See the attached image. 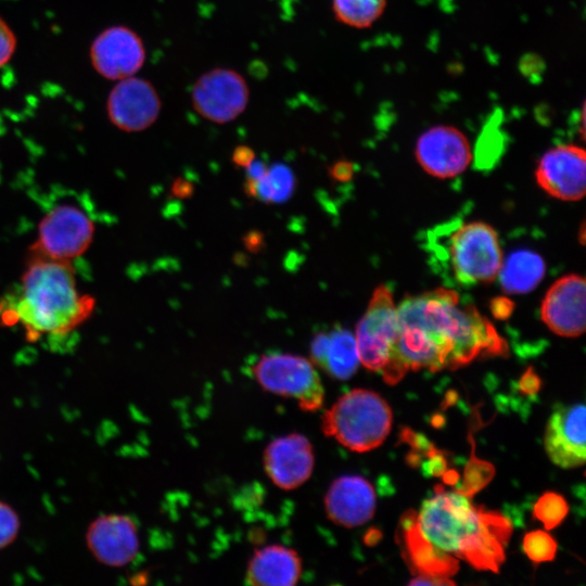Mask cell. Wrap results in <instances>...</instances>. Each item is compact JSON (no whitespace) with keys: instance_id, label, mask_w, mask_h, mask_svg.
Returning <instances> with one entry per match:
<instances>
[{"instance_id":"6","label":"cell","mask_w":586,"mask_h":586,"mask_svg":"<svg viewBox=\"0 0 586 586\" xmlns=\"http://www.w3.org/2000/svg\"><path fill=\"white\" fill-rule=\"evenodd\" d=\"M251 372L265 392L296 400L305 412H315L323 405L320 375L306 357L290 353L264 354L251 367Z\"/></svg>"},{"instance_id":"20","label":"cell","mask_w":586,"mask_h":586,"mask_svg":"<svg viewBox=\"0 0 586 586\" xmlns=\"http://www.w3.org/2000/svg\"><path fill=\"white\" fill-rule=\"evenodd\" d=\"M302 572V558L295 549L271 544L254 550L247 562L245 581L253 586H294Z\"/></svg>"},{"instance_id":"14","label":"cell","mask_w":586,"mask_h":586,"mask_svg":"<svg viewBox=\"0 0 586 586\" xmlns=\"http://www.w3.org/2000/svg\"><path fill=\"white\" fill-rule=\"evenodd\" d=\"M539 187L562 201H578L585 195L586 155L576 144H559L540 157L536 171Z\"/></svg>"},{"instance_id":"13","label":"cell","mask_w":586,"mask_h":586,"mask_svg":"<svg viewBox=\"0 0 586 586\" xmlns=\"http://www.w3.org/2000/svg\"><path fill=\"white\" fill-rule=\"evenodd\" d=\"M263 467L278 488L296 489L313 474L314 446L308 437L297 432L276 437L264 449Z\"/></svg>"},{"instance_id":"29","label":"cell","mask_w":586,"mask_h":586,"mask_svg":"<svg viewBox=\"0 0 586 586\" xmlns=\"http://www.w3.org/2000/svg\"><path fill=\"white\" fill-rule=\"evenodd\" d=\"M539 386V378L536 375L532 368L527 369L520 380V388L522 390V392L533 394L538 391Z\"/></svg>"},{"instance_id":"5","label":"cell","mask_w":586,"mask_h":586,"mask_svg":"<svg viewBox=\"0 0 586 586\" xmlns=\"http://www.w3.org/2000/svg\"><path fill=\"white\" fill-rule=\"evenodd\" d=\"M445 245L447 265L458 283H489L498 277L504 257L497 232L489 225L463 224L450 232Z\"/></svg>"},{"instance_id":"22","label":"cell","mask_w":586,"mask_h":586,"mask_svg":"<svg viewBox=\"0 0 586 586\" xmlns=\"http://www.w3.org/2000/svg\"><path fill=\"white\" fill-rule=\"evenodd\" d=\"M545 275L543 258L531 251H518L502 260L499 280L505 292L510 294L526 293L540 282Z\"/></svg>"},{"instance_id":"17","label":"cell","mask_w":586,"mask_h":586,"mask_svg":"<svg viewBox=\"0 0 586 586\" xmlns=\"http://www.w3.org/2000/svg\"><path fill=\"white\" fill-rule=\"evenodd\" d=\"M585 279L568 275L547 291L540 307L542 319L556 334L576 337L585 331Z\"/></svg>"},{"instance_id":"32","label":"cell","mask_w":586,"mask_h":586,"mask_svg":"<svg viewBox=\"0 0 586 586\" xmlns=\"http://www.w3.org/2000/svg\"><path fill=\"white\" fill-rule=\"evenodd\" d=\"M454 581L444 577H433V576H418L417 578L410 581L409 585H455Z\"/></svg>"},{"instance_id":"25","label":"cell","mask_w":586,"mask_h":586,"mask_svg":"<svg viewBox=\"0 0 586 586\" xmlns=\"http://www.w3.org/2000/svg\"><path fill=\"white\" fill-rule=\"evenodd\" d=\"M523 550L534 563L548 562L556 556L557 543L549 534L537 530L524 536Z\"/></svg>"},{"instance_id":"7","label":"cell","mask_w":586,"mask_h":586,"mask_svg":"<svg viewBox=\"0 0 586 586\" xmlns=\"http://www.w3.org/2000/svg\"><path fill=\"white\" fill-rule=\"evenodd\" d=\"M94 232L91 215L78 204L62 202L42 217L33 254L58 260L80 256L89 246Z\"/></svg>"},{"instance_id":"2","label":"cell","mask_w":586,"mask_h":586,"mask_svg":"<svg viewBox=\"0 0 586 586\" xmlns=\"http://www.w3.org/2000/svg\"><path fill=\"white\" fill-rule=\"evenodd\" d=\"M405 548L415 565L435 577H449L457 559L477 570L498 572L512 532L509 520L475 507L461 492L438 486L418 513L404 518Z\"/></svg>"},{"instance_id":"12","label":"cell","mask_w":586,"mask_h":586,"mask_svg":"<svg viewBox=\"0 0 586 586\" xmlns=\"http://www.w3.org/2000/svg\"><path fill=\"white\" fill-rule=\"evenodd\" d=\"M415 155L420 166L436 178L458 176L472 160L469 140L449 125H436L423 131L416 142Z\"/></svg>"},{"instance_id":"26","label":"cell","mask_w":586,"mask_h":586,"mask_svg":"<svg viewBox=\"0 0 586 586\" xmlns=\"http://www.w3.org/2000/svg\"><path fill=\"white\" fill-rule=\"evenodd\" d=\"M21 522L16 511L8 504L0 501V550L16 538Z\"/></svg>"},{"instance_id":"24","label":"cell","mask_w":586,"mask_h":586,"mask_svg":"<svg viewBox=\"0 0 586 586\" xmlns=\"http://www.w3.org/2000/svg\"><path fill=\"white\" fill-rule=\"evenodd\" d=\"M569 505L559 494L545 493L534 505V517L538 519L546 530L558 526L566 517Z\"/></svg>"},{"instance_id":"9","label":"cell","mask_w":586,"mask_h":586,"mask_svg":"<svg viewBox=\"0 0 586 586\" xmlns=\"http://www.w3.org/2000/svg\"><path fill=\"white\" fill-rule=\"evenodd\" d=\"M397 331V306L385 285H379L357 323L355 340L360 362L370 371L381 372L387 362Z\"/></svg>"},{"instance_id":"27","label":"cell","mask_w":586,"mask_h":586,"mask_svg":"<svg viewBox=\"0 0 586 586\" xmlns=\"http://www.w3.org/2000/svg\"><path fill=\"white\" fill-rule=\"evenodd\" d=\"M17 47V38L8 22L0 15V68L13 58Z\"/></svg>"},{"instance_id":"10","label":"cell","mask_w":586,"mask_h":586,"mask_svg":"<svg viewBox=\"0 0 586 586\" xmlns=\"http://www.w3.org/2000/svg\"><path fill=\"white\" fill-rule=\"evenodd\" d=\"M92 68L101 77L118 81L137 75L146 59L142 38L126 25H112L101 30L89 48Z\"/></svg>"},{"instance_id":"16","label":"cell","mask_w":586,"mask_h":586,"mask_svg":"<svg viewBox=\"0 0 586 586\" xmlns=\"http://www.w3.org/2000/svg\"><path fill=\"white\" fill-rule=\"evenodd\" d=\"M87 546L102 564L122 568L135 560L140 540L135 521L124 514H107L95 519L86 533Z\"/></svg>"},{"instance_id":"8","label":"cell","mask_w":586,"mask_h":586,"mask_svg":"<svg viewBox=\"0 0 586 586\" xmlns=\"http://www.w3.org/2000/svg\"><path fill=\"white\" fill-rule=\"evenodd\" d=\"M190 98L196 114L211 123L224 125L244 113L250 101V88L235 69L214 67L198 77Z\"/></svg>"},{"instance_id":"23","label":"cell","mask_w":586,"mask_h":586,"mask_svg":"<svg viewBox=\"0 0 586 586\" xmlns=\"http://www.w3.org/2000/svg\"><path fill=\"white\" fill-rule=\"evenodd\" d=\"M387 0H332L334 18L348 27L366 29L384 13Z\"/></svg>"},{"instance_id":"18","label":"cell","mask_w":586,"mask_h":586,"mask_svg":"<svg viewBox=\"0 0 586 586\" xmlns=\"http://www.w3.org/2000/svg\"><path fill=\"white\" fill-rule=\"evenodd\" d=\"M323 504L331 522L352 528L372 519L377 497L371 483L362 476L342 475L328 487Z\"/></svg>"},{"instance_id":"11","label":"cell","mask_w":586,"mask_h":586,"mask_svg":"<svg viewBox=\"0 0 586 586\" xmlns=\"http://www.w3.org/2000/svg\"><path fill=\"white\" fill-rule=\"evenodd\" d=\"M105 110L111 124L119 130L140 132L158 119L162 100L151 81L135 75L115 81Z\"/></svg>"},{"instance_id":"28","label":"cell","mask_w":586,"mask_h":586,"mask_svg":"<svg viewBox=\"0 0 586 586\" xmlns=\"http://www.w3.org/2000/svg\"><path fill=\"white\" fill-rule=\"evenodd\" d=\"M231 160L237 166L246 168L255 160V152L247 145H239L233 150Z\"/></svg>"},{"instance_id":"4","label":"cell","mask_w":586,"mask_h":586,"mask_svg":"<svg viewBox=\"0 0 586 586\" xmlns=\"http://www.w3.org/2000/svg\"><path fill=\"white\" fill-rule=\"evenodd\" d=\"M392 421V409L383 397L367 388H354L323 411L320 428L343 447L366 453L384 442Z\"/></svg>"},{"instance_id":"30","label":"cell","mask_w":586,"mask_h":586,"mask_svg":"<svg viewBox=\"0 0 586 586\" xmlns=\"http://www.w3.org/2000/svg\"><path fill=\"white\" fill-rule=\"evenodd\" d=\"M330 171L336 180L345 181L352 177L353 165L347 161H339L332 165Z\"/></svg>"},{"instance_id":"3","label":"cell","mask_w":586,"mask_h":586,"mask_svg":"<svg viewBox=\"0 0 586 586\" xmlns=\"http://www.w3.org/2000/svg\"><path fill=\"white\" fill-rule=\"evenodd\" d=\"M94 300L80 294L71 262L33 254L16 290L0 301V321L21 323L33 337L73 332L91 314Z\"/></svg>"},{"instance_id":"19","label":"cell","mask_w":586,"mask_h":586,"mask_svg":"<svg viewBox=\"0 0 586 586\" xmlns=\"http://www.w3.org/2000/svg\"><path fill=\"white\" fill-rule=\"evenodd\" d=\"M309 356L316 368L336 380L352 378L360 364L355 335L339 326L315 334Z\"/></svg>"},{"instance_id":"1","label":"cell","mask_w":586,"mask_h":586,"mask_svg":"<svg viewBox=\"0 0 586 586\" xmlns=\"http://www.w3.org/2000/svg\"><path fill=\"white\" fill-rule=\"evenodd\" d=\"M507 342L477 309L453 290L438 288L397 306V331L380 372L394 385L409 370L457 369L477 357L505 356Z\"/></svg>"},{"instance_id":"31","label":"cell","mask_w":586,"mask_h":586,"mask_svg":"<svg viewBox=\"0 0 586 586\" xmlns=\"http://www.w3.org/2000/svg\"><path fill=\"white\" fill-rule=\"evenodd\" d=\"M513 305L507 298H496L492 302V311L496 318H507L512 311Z\"/></svg>"},{"instance_id":"21","label":"cell","mask_w":586,"mask_h":586,"mask_svg":"<svg viewBox=\"0 0 586 586\" xmlns=\"http://www.w3.org/2000/svg\"><path fill=\"white\" fill-rule=\"evenodd\" d=\"M244 188L249 196L266 203H281L288 200L294 189V177L284 165L267 166L254 160L245 168Z\"/></svg>"},{"instance_id":"15","label":"cell","mask_w":586,"mask_h":586,"mask_svg":"<svg viewBox=\"0 0 586 586\" xmlns=\"http://www.w3.org/2000/svg\"><path fill=\"white\" fill-rule=\"evenodd\" d=\"M585 406L582 403L553 408L544 435L549 459L558 467H581L586 457Z\"/></svg>"}]
</instances>
